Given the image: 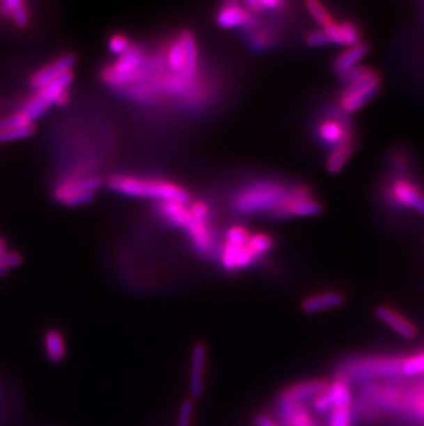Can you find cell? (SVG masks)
I'll return each mask as SVG.
<instances>
[{"instance_id":"6da1fadb","label":"cell","mask_w":424,"mask_h":426,"mask_svg":"<svg viewBox=\"0 0 424 426\" xmlns=\"http://www.w3.org/2000/svg\"><path fill=\"white\" fill-rule=\"evenodd\" d=\"M290 189L276 181H256L240 189L233 199L237 213L253 214L270 211L272 214L285 204Z\"/></svg>"},{"instance_id":"7a4b0ae2","label":"cell","mask_w":424,"mask_h":426,"mask_svg":"<svg viewBox=\"0 0 424 426\" xmlns=\"http://www.w3.org/2000/svg\"><path fill=\"white\" fill-rule=\"evenodd\" d=\"M109 188L125 196L132 197H148L162 201H175L184 204L190 195L178 183L149 180L132 176H113L109 178Z\"/></svg>"},{"instance_id":"3957f363","label":"cell","mask_w":424,"mask_h":426,"mask_svg":"<svg viewBox=\"0 0 424 426\" xmlns=\"http://www.w3.org/2000/svg\"><path fill=\"white\" fill-rule=\"evenodd\" d=\"M156 208H157V213L164 220H167L171 225L182 228L189 234L194 248L201 255H208L212 251L214 236L210 229L208 221L196 218L190 213L189 207H186L182 203L162 201L157 204Z\"/></svg>"},{"instance_id":"277c9868","label":"cell","mask_w":424,"mask_h":426,"mask_svg":"<svg viewBox=\"0 0 424 426\" xmlns=\"http://www.w3.org/2000/svg\"><path fill=\"white\" fill-rule=\"evenodd\" d=\"M145 62V52L139 46L131 45L123 56L102 70L101 77L105 84L113 89L132 87L141 80Z\"/></svg>"},{"instance_id":"5b68a950","label":"cell","mask_w":424,"mask_h":426,"mask_svg":"<svg viewBox=\"0 0 424 426\" xmlns=\"http://www.w3.org/2000/svg\"><path fill=\"white\" fill-rule=\"evenodd\" d=\"M401 368V359L384 358V356H369L356 358L342 365V378L346 381H370L379 378L398 376Z\"/></svg>"},{"instance_id":"8992f818","label":"cell","mask_w":424,"mask_h":426,"mask_svg":"<svg viewBox=\"0 0 424 426\" xmlns=\"http://www.w3.org/2000/svg\"><path fill=\"white\" fill-rule=\"evenodd\" d=\"M380 90V77L376 72L369 69L363 77L346 84L340 94L342 109L347 114L361 109L365 104L373 100Z\"/></svg>"},{"instance_id":"52a82bcc","label":"cell","mask_w":424,"mask_h":426,"mask_svg":"<svg viewBox=\"0 0 424 426\" xmlns=\"http://www.w3.org/2000/svg\"><path fill=\"white\" fill-rule=\"evenodd\" d=\"M101 186L98 177H70L56 188V199L65 206H81L93 200L94 192Z\"/></svg>"},{"instance_id":"ba28073f","label":"cell","mask_w":424,"mask_h":426,"mask_svg":"<svg viewBox=\"0 0 424 426\" xmlns=\"http://www.w3.org/2000/svg\"><path fill=\"white\" fill-rule=\"evenodd\" d=\"M73 80L72 70L60 76L54 82L49 83L47 86L38 90V93L25 104L22 112L29 118L31 122L40 118L52 105L56 104L57 97L62 91L68 90L69 84Z\"/></svg>"},{"instance_id":"9c48e42d","label":"cell","mask_w":424,"mask_h":426,"mask_svg":"<svg viewBox=\"0 0 424 426\" xmlns=\"http://www.w3.org/2000/svg\"><path fill=\"white\" fill-rule=\"evenodd\" d=\"M276 420L281 426H318L307 403L295 402L278 395L276 402Z\"/></svg>"},{"instance_id":"30bf717a","label":"cell","mask_w":424,"mask_h":426,"mask_svg":"<svg viewBox=\"0 0 424 426\" xmlns=\"http://www.w3.org/2000/svg\"><path fill=\"white\" fill-rule=\"evenodd\" d=\"M207 360H208V348L204 342H196L190 351V360H189V397L194 402L201 397L204 390V381H205V370H207Z\"/></svg>"},{"instance_id":"8fae6325","label":"cell","mask_w":424,"mask_h":426,"mask_svg":"<svg viewBox=\"0 0 424 426\" xmlns=\"http://www.w3.org/2000/svg\"><path fill=\"white\" fill-rule=\"evenodd\" d=\"M76 63V56L74 54H66L58 60L43 66L38 72H35L29 80L31 86L36 90H40L42 87L47 86L49 83L54 82L62 75L70 72L72 66Z\"/></svg>"},{"instance_id":"7c38bea8","label":"cell","mask_w":424,"mask_h":426,"mask_svg":"<svg viewBox=\"0 0 424 426\" xmlns=\"http://www.w3.org/2000/svg\"><path fill=\"white\" fill-rule=\"evenodd\" d=\"M376 317L383 321L386 326H388L393 331H395L398 335L407 340H412L418 335L416 327L402 314L395 312L394 309L388 306H379L375 310Z\"/></svg>"},{"instance_id":"4fadbf2b","label":"cell","mask_w":424,"mask_h":426,"mask_svg":"<svg viewBox=\"0 0 424 426\" xmlns=\"http://www.w3.org/2000/svg\"><path fill=\"white\" fill-rule=\"evenodd\" d=\"M217 22L222 28L249 26L253 22L252 14L239 3L228 1L222 4L217 14Z\"/></svg>"},{"instance_id":"5bb4252c","label":"cell","mask_w":424,"mask_h":426,"mask_svg":"<svg viewBox=\"0 0 424 426\" xmlns=\"http://www.w3.org/2000/svg\"><path fill=\"white\" fill-rule=\"evenodd\" d=\"M391 195L395 203L402 207H411L424 215V196L414 183L405 180L395 181L391 188Z\"/></svg>"},{"instance_id":"9a60e30c","label":"cell","mask_w":424,"mask_h":426,"mask_svg":"<svg viewBox=\"0 0 424 426\" xmlns=\"http://www.w3.org/2000/svg\"><path fill=\"white\" fill-rule=\"evenodd\" d=\"M255 261L256 259L249 252L246 245L240 247V245H235V244L226 243V242L223 244V248L221 252V262L226 271L233 272L237 269L248 268Z\"/></svg>"},{"instance_id":"2e32d148","label":"cell","mask_w":424,"mask_h":426,"mask_svg":"<svg viewBox=\"0 0 424 426\" xmlns=\"http://www.w3.org/2000/svg\"><path fill=\"white\" fill-rule=\"evenodd\" d=\"M43 351L47 360L53 365H60L66 359L68 345L63 334L58 328H47L43 333Z\"/></svg>"},{"instance_id":"e0dca14e","label":"cell","mask_w":424,"mask_h":426,"mask_svg":"<svg viewBox=\"0 0 424 426\" xmlns=\"http://www.w3.org/2000/svg\"><path fill=\"white\" fill-rule=\"evenodd\" d=\"M318 134L324 144L329 146H339L343 142L353 141L352 128L349 124H343V122H338L335 119H329L321 123L318 128Z\"/></svg>"},{"instance_id":"ac0fdd59","label":"cell","mask_w":424,"mask_h":426,"mask_svg":"<svg viewBox=\"0 0 424 426\" xmlns=\"http://www.w3.org/2000/svg\"><path fill=\"white\" fill-rule=\"evenodd\" d=\"M345 298L336 291L320 293L315 296L307 297L302 303V310L304 313H318L328 309H333L343 304Z\"/></svg>"},{"instance_id":"d6986e66","label":"cell","mask_w":424,"mask_h":426,"mask_svg":"<svg viewBox=\"0 0 424 426\" xmlns=\"http://www.w3.org/2000/svg\"><path fill=\"white\" fill-rule=\"evenodd\" d=\"M329 402L332 404V409L338 407H352L353 395L349 385V381L339 376L332 383H328V388L325 389Z\"/></svg>"},{"instance_id":"ffe728a7","label":"cell","mask_w":424,"mask_h":426,"mask_svg":"<svg viewBox=\"0 0 424 426\" xmlns=\"http://www.w3.org/2000/svg\"><path fill=\"white\" fill-rule=\"evenodd\" d=\"M369 53V46L366 43H360L357 46L350 47L349 50L343 52L335 61H333V70L339 76L352 68L357 66V63L363 60V57Z\"/></svg>"},{"instance_id":"44dd1931","label":"cell","mask_w":424,"mask_h":426,"mask_svg":"<svg viewBox=\"0 0 424 426\" xmlns=\"http://www.w3.org/2000/svg\"><path fill=\"white\" fill-rule=\"evenodd\" d=\"M1 14L10 17L18 28H25L29 22V13L26 4L21 0H6L0 6Z\"/></svg>"},{"instance_id":"7402d4cb","label":"cell","mask_w":424,"mask_h":426,"mask_svg":"<svg viewBox=\"0 0 424 426\" xmlns=\"http://www.w3.org/2000/svg\"><path fill=\"white\" fill-rule=\"evenodd\" d=\"M352 153H353V141L343 142L342 145L333 148L327 160V170L331 174H338L345 167Z\"/></svg>"},{"instance_id":"603a6c76","label":"cell","mask_w":424,"mask_h":426,"mask_svg":"<svg viewBox=\"0 0 424 426\" xmlns=\"http://www.w3.org/2000/svg\"><path fill=\"white\" fill-rule=\"evenodd\" d=\"M273 244H274V242H273L272 236H269L267 234H255V235L249 236L246 247H248L249 252L253 255V258L258 259L260 255L270 251Z\"/></svg>"},{"instance_id":"cb8c5ba5","label":"cell","mask_w":424,"mask_h":426,"mask_svg":"<svg viewBox=\"0 0 424 426\" xmlns=\"http://www.w3.org/2000/svg\"><path fill=\"white\" fill-rule=\"evenodd\" d=\"M400 374L404 376H416L424 374V352L401 359Z\"/></svg>"},{"instance_id":"d4e9b609","label":"cell","mask_w":424,"mask_h":426,"mask_svg":"<svg viewBox=\"0 0 424 426\" xmlns=\"http://www.w3.org/2000/svg\"><path fill=\"white\" fill-rule=\"evenodd\" d=\"M340 35H342V45L343 46H357L361 43V33L359 28L350 21H342L339 24Z\"/></svg>"},{"instance_id":"484cf974","label":"cell","mask_w":424,"mask_h":426,"mask_svg":"<svg viewBox=\"0 0 424 426\" xmlns=\"http://www.w3.org/2000/svg\"><path fill=\"white\" fill-rule=\"evenodd\" d=\"M327 426H353L352 407H338L329 411Z\"/></svg>"},{"instance_id":"4316f807","label":"cell","mask_w":424,"mask_h":426,"mask_svg":"<svg viewBox=\"0 0 424 426\" xmlns=\"http://www.w3.org/2000/svg\"><path fill=\"white\" fill-rule=\"evenodd\" d=\"M306 7H307V11L310 13V15L314 18V21H317V24H320L322 28L328 26L333 21V18L329 15L328 10L320 1L308 0V1H306Z\"/></svg>"},{"instance_id":"83f0119b","label":"cell","mask_w":424,"mask_h":426,"mask_svg":"<svg viewBox=\"0 0 424 426\" xmlns=\"http://www.w3.org/2000/svg\"><path fill=\"white\" fill-rule=\"evenodd\" d=\"M35 132V124H28L24 127H17V128H8V130H1L0 131V144L17 141V139H24L31 137Z\"/></svg>"},{"instance_id":"f1b7e54d","label":"cell","mask_w":424,"mask_h":426,"mask_svg":"<svg viewBox=\"0 0 424 426\" xmlns=\"http://www.w3.org/2000/svg\"><path fill=\"white\" fill-rule=\"evenodd\" d=\"M193 416H194V402L190 397H187L182 402L178 409L175 426H191Z\"/></svg>"},{"instance_id":"f546056e","label":"cell","mask_w":424,"mask_h":426,"mask_svg":"<svg viewBox=\"0 0 424 426\" xmlns=\"http://www.w3.org/2000/svg\"><path fill=\"white\" fill-rule=\"evenodd\" d=\"M251 234L246 228L242 225H235L228 229L226 232V243L235 244V245H246L249 241Z\"/></svg>"},{"instance_id":"4dcf8cb0","label":"cell","mask_w":424,"mask_h":426,"mask_svg":"<svg viewBox=\"0 0 424 426\" xmlns=\"http://www.w3.org/2000/svg\"><path fill=\"white\" fill-rule=\"evenodd\" d=\"M28 124H32V122L29 121V118L22 111H19V112L11 114V115L0 119V131L1 130H8V128L24 127V125H28Z\"/></svg>"},{"instance_id":"1f68e13d","label":"cell","mask_w":424,"mask_h":426,"mask_svg":"<svg viewBox=\"0 0 424 426\" xmlns=\"http://www.w3.org/2000/svg\"><path fill=\"white\" fill-rule=\"evenodd\" d=\"M407 406L419 418L424 420V389L408 396Z\"/></svg>"},{"instance_id":"d6a6232c","label":"cell","mask_w":424,"mask_h":426,"mask_svg":"<svg viewBox=\"0 0 424 426\" xmlns=\"http://www.w3.org/2000/svg\"><path fill=\"white\" fill-rule=\"evenodd\" d=\"M129 46H131V43H129L128 38L124 36V35H113L108 42L109 52L115 56H119V57L129 49Z\"/></svg>"},{"instance_id":"836d02e7","label":"cell","mask_w":424,"mask_h":426,"mask_svg":"<svg viewBox=\"0 0 424 426\" xmlns=\"http://www.w3.org/2000/svg\"><path fill=\"white\" fill-rule=\"evenodd\" d=\"M306 43L310 47H324V46H329L332 45L331 40L328 39L327 33L324 32V29L321 31H313L310 33L306 35Z\"/></svg>"},{"instance_id":"e575fe53","label":"cell","mask_w":424,"mask_h":426,"mask_svg":"<svg viewBox=\"0 0 424 426\" xmlns=\"http://www.w3.org/2000/svg\"><path fill=\"white\" fill-rule=\"evenodd\" d=\"M273 43V36L269 33V32H258V33H253L252 39H251V45L253 49L256 50H262V49H266L269 45Z\"/></svg>"},{"instance_id":"d590c367","label":"cell","mask_w":424,"mask_h":426,"mask_svg":"<svg viewBox=\"0 0 424 426\" xmlns=\"http://www.w3.org/2000/svg\"><path fill=\"white\" fill-rule=\"evenodd\" d=\"M189 210H190V213H191L196 218H198V220L208 221V218H210V208H208V206H207L204 201H201V200L193 201V203L190 204Z\"/></svg>"},{"instance_id":"8d00e7d4","label":"cell","mask_w":424,"mask_h":426,"mask_svg":"<svg viewBox=\"0 0 424 426\" xmlns=\"http://www.w3.org/2000/svg\"><path fill=\"white\" fill-rule=\"evenodd\" d=\"M22 262V258L18 252H13V251H4L3 255L0 257V265L3 266V269L6 271L7 268H13V266H18Z\"/></svg>"},{"instance_id":"74e56055","label":"cell","mask_w":424,"mask_h":426,"mask_svg":"<svg viewBox=\"0 0 424 426\" xmlns=\"http://www.w3.org/2000/svg\"><path fill=\"white\" fill-rule=\"evenodd\" d=\"M252 426H281L274 416L269 413H256L252 418Z\"/></svg>"},{"instance_id":"f35d334b","label":"cell","mask_w":424,"mask_h":426,"mask_svg":"<svg viewBox=\"0 0 424 426\" xmlns=\"http://www.w3.org/2000/svg\"><path fill=\"white\" fill-rule=\"evenodd\" d=\"M68 101H69V93H68V90H65V91H62L60 96L57 97V100H56V104H54V105L63 107V105H66V104H68Z\"/></svg>"}]
</instances>
